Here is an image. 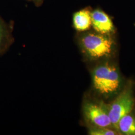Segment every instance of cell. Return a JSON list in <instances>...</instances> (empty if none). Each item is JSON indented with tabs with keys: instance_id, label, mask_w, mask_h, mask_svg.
I'll use <instances>...</instances> for the list:
<instances>
[{
	"instance_id": "ba28073f",
	"label": "cell",
	"mask_w": 135,
	"mask_h": 135,
	"mask_svg": "<svg viewBox=\"0 0 135 135\" xmlns=\"http://www.w3.org/2000/svg\"><path fill=\"white\" fill-rule=\"evenodd\" d=\"M131 113L122 117L117 125V131L122 134L135 135V117Z\"/></svg>"
},
{
	"instance_id": "30bf717a",
	"label": "cell",
	"mask_w": 135,
	"mask_h": 135,
	"mask_svg": "<svg viewBox=\"0 0 135 135\" xmlns=\"http://www.w3.org/2000/svg\"><path fill=\"white\" fill-rule=\"evenodd\" d=\"M33 1H37V2H38V1H41V0H33Z\"/></svg>"
},
{
	"instance_id": "8992f818",
	"label": "cell",
	"mask_w": 135,
	"mask_h": 135,
	"mask_svg": "<svg viewBox=\"0 0 135 135\" xmlns=\"http://www.w3.org/2000/svg\"><path fill=\"white\" fill-rule=\"evenodd\" d=\"M13 42L11 26L0 17V55L7 51Z\"/></svg>"
},
{
	"instance_id": "277c9868",
	"label": "cell",
	"mask_w": 135,
	"mask_h": 135,
	"mask_svg": "<svg viewBox=\"0 0 135 135\" xmlns=\"http://www.w3.org/2000/svg\"><path fill=\"white\" fill-rule=\"evenodd\" d=\"M83 113L87 121L93 127L110 128L112 127L109 116L108 108L103 103L86 102L83 106Z\"/></svg>"
},
{
	"instance_id": "6da1fadb",
	"label": "cell",
	"mask_w": 135,
	"mask_h": 135,
	"mask_svg": "<svg viewBox=\"0 0 135 135\" xmlns=\"http://www.w3.org/2000/svg\"><path fill=\"white\" fill-rule=\"evenodd\" d=\"M80 44L84 52L92 59H98L111 55L114 43L107 34L90 32L83 34Z\"/></svg>"
},
{
	"instance_id": "5b68a950",
	"label": "cell",
	"mask_w": 135,
	"mask_h": 135,
	"mask_svg": "<svg viewBox=\"0 0 135 135\" xmlns=\"http://www.w3.org/2000/svg\"><path fill=\"white\" fill-rule=\"evenodd\" d=\"M92 25L98 33L107 34L114 30V25L110 18L104 12L97 9L91 12Z\"/></svg>"
},
{
	"instance_id": "7a4b0ae2",
	"label": "cell",
	"mask_w": 135,
	"mask_h": 135,
	"mask_svg": "<svg viewBox=\"0 0 135 135\" xmlns=\"http://www.w3.org/2000/svg\"><path fill=\"white\" fill-rule=\"evenodd\" d=\"M94 87L99 93L110 95L116 92L121 84V78L117 68L106 63L97 67L93 73Z\"/></svg>"
},
{
	"instance_id": "3957f363",
	"label": "cell",
	"mask_w": 135,
	"mask_h": 135,
	"mask_svg": "<svg viewBox=\"0 0 135 135\" xmlns=\"http://www.w3.org/2000/svg\"><path fill=\"white\" fill-rule=\"evenodd\" d=\"M135 101L131 89L127 88L123 91L108 108L109 116L112 127L117 130V125L122 117L131 112Z\"/></svg>"
},
{
	"instance_id": "9c48e42d",
	"label": "cell",
	"mask_w": 135,
	"mask_h": 135,
	"mask_svg": "<svg viewBox=\"0 0 135 135\" xmlns=\"http://www.w3.org/2000/svg\"><path fill=\"white\" fill-rule=\"evenodd\" d=\"M116 131L113 130L109 128L93 127L89 129V134L91 135H118Z\"/></svg>"
},
{
	"instance_id": "52a82bcc",
	"label": "cell",
	"mask_w": 135,
	"mask_h": 135,
	"mask_svg": "<svg viewBox=\"0 0 135 135\" xmlns=\"http://www.w3.org/2000/svg\"><path fill=\"white\" fill-rule=\"evenodd\" d=\"M74 28L78 31L83 32L90 29L92 25L91 12L88 9L80 10L73 16Z\"/></svg>"
}]
</instances>
